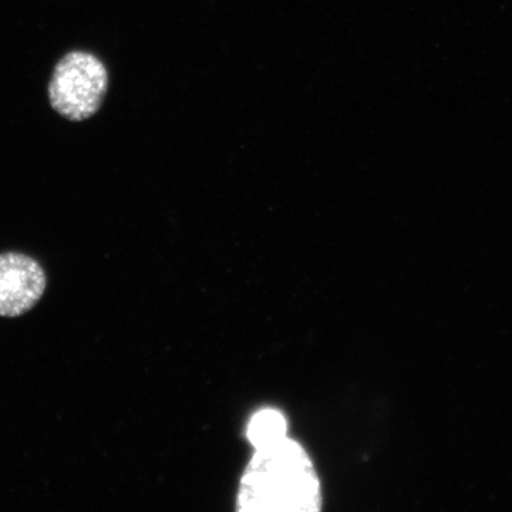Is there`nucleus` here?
I'll use <instances>...</instances> for the list:
<instances>
[{
  "label": "nucleus",
  "instance_id": "20e7f679",
  "mask_svg": "<svg viewBox=\"0 0 512 512\" xmlns=\"http://www.w3.org/2000/svg\"><path fill=\"white\" fill-rule=\"evenodd\" d=\"M247 433L249 441L255 448L284 439L286 437L284 414L272 409L261 410L249 421Z\"/></svg>",
  "mask_w": 512,
  "mask_h": 512
},
{
  "label": "nucleus",
  "instance_id": "f257e3e1",
  "mask_svg": "<svg viewBox=\"0 0 512 512\" xmlns=\"http://www.w3.org/2000/svg\"><path fill=\"white\" fill-rule=\"evenodd\" d=\"M320 485L301 444L284 439L256 448L239 485L238 510L315 512Z\"/></svg>",
  "mask_w": 512,
  "mask_h": 512
},
{
  "label": "nucleus",
  "instance_id": "f03ea898",
  "mask_svg": "<svg viewBox=\"0 0 512 512\" xmlns=\"http://www.w3.org/2000/svg\"><path fill=\"white\" fill-rule=\"evenodd\" d=\"M109 87L106 66L93 53L73 50L53 70L49 99L57 114L70 121L90 119L99 111Z\"/></svg>",
  "mask_w": 512,
  "mask_h": 512
},
{
  "label": "nucleus",
  "instance_id": "7ed1b4c3",
  "mask_svg": "<svg viewBox=\"0 0 512 512\" xmlns=\"http://www.w3.org/2000/svg\"><path fill=\"white\" fill-rule=\"evenodd\" d=\"M45 291L46 274L39 262L16 252L0 255V316H22Z\"/></svg>",
  "mask_w": 512,
  "mask_h": 512
}]
</instances>
